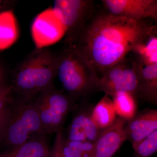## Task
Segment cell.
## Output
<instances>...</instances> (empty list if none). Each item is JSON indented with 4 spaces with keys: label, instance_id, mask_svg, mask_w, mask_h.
I'll use <instances>...</instances> for the list:
<instances>
[{
    "label": "cell",
    "instance_id": "d4e9b609",
    "mask_svg": "<svg viewBox=\"0 0 157 157\" xmlns=\"http://www.w3.org/2000/svg\"><path fill=\"white\" fill-rule=\"evenodd\" d=\"M4 76H5V72L2 65L0 63V86H2L4 81Z\"/></svg>",
    "mask_w": 157,
    "mask_h": 157
},
{
    "label": "cell",
    "instance_id": "603a6c76",
    "mask_svg": "<svg viewBox=\"0 0 157 157\" xmlns=\"http://www.w3.org/2000/svg\"><path fill=\"white\" fill-rule=\"evenodd\" d=\"M11 109V107L7 106L0 110V136L6 125Z\"/></svg>",
    "mask_w": 157,
    "mask_h": 157
},
{
    "label": "cell",
    "instance_id": "7c38bea8",
    "mask_svg": "<svg viewBox=\"0 0 157 157\" xmlns=\"http://www.w3.org/2000/svg\"><path fill=\"white\" fill-rule=\"evenodd\" d=\"M101 131L92 118L90 113L81 111L73 118L68 129L66 140L94 142Z\"/></svg>",
    "mask_w": 157,
    "mask_h": 157
},
{
    "label": "cell",
    "instance_id": "44dd1931",
    "mask_svg": "<svg viewBox=\"0 0 157 157\" xmlns=\"http://www.w3.org/2000/svg\"><path fill=\"white\" fill-rule=\"evenodd\" d=\"M65 139L62 131L56 133L55 140L50 149L48 157H65L63 151Z\"/></svg>",
    "mask_w": 157,
    "mask_h": 157
},
{
    "label": "cell",
    "instance_id": "7a4b0ae2",
    "mask_svg": "<svg viewBox=\"0 0 157 157\" xmlns=\"http://www.w3.org/2000/svg\"><path fill=\"white\" fill-rule=\"evenodd\" d=\"M56 56L45 48L36 49L15 70L13 90L31 99L53 87L56 76Z\"/></svg>",
    "mask_w": 157,
    "mask_h": 157
},
{
    "label": "cell",
    "instance_id": "8fae6325",
    "mask_svg": "<svg viewBox=\"0 0 157 157\" xmlns=\"http://www.w3.org/2000/svg\"><path fill=\"white\" fill-rule=\"evenodd\" d=\"M127 140L137 143L157 130V110L149 109L135 115L126 126Z\"/></svg>",
    "mask_w": 157,
    "mask_h": 157
},
{
    "label": "cell",
    "instance_id": "4fadbf2b",
    "mask_svg": "<svg viewBox=\"0 0 157 157\" xmlns=\"http://www.w3.org/2000/svg\"><path fill=\"white\" fill-rule=\"evenodd\" d=\"M135 63L138 80L137 96L148 103L156 105L157 63L144 66Z\"/></svg>",
    "mask_w": 157,
    "mask_h": 157
},
{
    "label": "cell",
    "instance_id": "ac0fdd59",
    "mask_svg": "<svg viewBox=\"0 0 157 157\" xmlns=\"http://www.w3.org/2000/svg\"><path fill=\"white\" fill-rule=\"evenodd\" d=\"M113 98V102L117 117L128 121L135 116L137 105L135 96L129 93L120 92Z\"/></svg>",
    "mask_w": 157,
    "mask_h": 157
},
{
    "label": "cell",
    "instance_id": "7402d4cb",
    "mask_svg": "<svg viewBox=\"0 0 157 157\" xmlns=\"http://www.w3.org/2000/svg\"><path fill=\"white\" fill-rule=\"evenodd\" d=\"M13 90L12 86L4 84L0 86V110L8 106L11 101V93Z\"/></svg>",
    "mask_w": 157,
    "mask_h": 157
},
{
    "label": "cell",
    "instance_id": "30bf717a",
    "mask_svg": "<svg viewBox=\"0 0 157 157\" xmlns=\"http://www.w3.org/2000/svg\"><path fill=\"white\" fill-rule=\"evenodd\" d=\"M127 121L117 117L109 126L102 130L94 142V157H112L127 140Z\"/></svg>",
    "mask_w": 157,
    "mask_h": 157
},
{
    "label": "cell",
    "instance_id": "e0dca14e",
    "mask_svg": "<svg viewBox=\"0 0 157 157\" xmlns=\"http://www.w3.org/2000/svg\"><path fill=\"white\" fill-rule=\"evenodd\" d=\"M132 52L136 57L135 61L142 66H150L157 63V33L137 43Z\"/></svg>",
    "mask_w": 157,
    "mask_h": 157
},
{
    "label": "cell",
    "instance_id": "6da1fadb",
    "mask_svg": "<svg viewBox=\"0 0 157 157\" xmlns=\"http://www.w3.org/2000/svg\"><path fill=\"white\" fill-rule=\"evenodd\" d=\"M157 33L148 20H133L107 11L93 16L73 45L98 78L125 58L136 44Z\"/></svg>",
    "mask_w": 157,
    "mask_h": 157
},
{
    "label": "cell",
    "instance_id": "484cf974",
    "mask_svg": "<svg viewBox=\"0 0 157 157\" xmlns=\"http://www.w3.org/2000/svg\"><path fill=\"white\" fill-rule=\"evenodd\" d=\"M6 2H5L4 1L0 0V9H1L3 6H5V3Z\"/></svg>",
    "mask_w": 157,
    "mask_h": 157
},
{
    "label": "cell",
    "instance_id": "d6986e66",
    "mask_svg": "<svg viewBox=\"0 0 157 157\" xmlns=\"http://www.w3.org/2000/svg\"><path fill=\"white\" fill-rule=\"evenodd\" d=\"M132 147L140 157H150L157 150V130L137 143Z\"/></svg>",
    "mask_w": 157,
    "mask_h": 157
},
{
    "label": "cell",
    "instance_id": "2e32d148",
    "mask_svg": "<svg viewBox=\"0 0 157 157\" xmlns=\"http://www.w3.org/2000/svg\"><path fill=\"white\" fill-rule=\"evenodd\" d=\"M90 115L96 124L102 130L109 126L117 117L112 100L107 94L93 108Z\"/></svg>",
    "mask_w": 157,
    "mask_h": 157
},
{
    "label": "cell",
    "instance_id": "9c48e42d",
    "mask_svg": "<svg viewBox=\"0 0 157 157\" xmlns=\"http://www.w3.org/2000/svg\"><path fill=\"white\" fill-rule=\"evenodd\" d=\"M104 8L114 15L133 20H157V0H102Z\"/></svg>",
    "mask_w": 157,
    "mask_h": 157
},
{
    "label": "cell",
    "instance_id": "ba28073f",
    "mask_svg": "<svg viewBox=\"0 0 157 157\" xmlns=\"http://www.w3.org/2000/svg\"><path fill=\"white\" fill-rule=\"evenodd\" d=\"M31 33L37 49H42L59 41L64 36L65 30L50 8L36 16L31 26Z\"/></svg>",
    "mask_w": 157,
    "mask_h": 157
},
{
    "label": "cell",
    "instance_id": "5b68a950",
    "mask_svg": "<svg viewBox=\"0 0 157 157\" xmlns=\"http://www.w3.org/2000/svg\"><path fill=\"white\" fill-rule=\"evenodd\" d=\"M72 98L53 86L40 93L35 104L46 135L62 131L73 106Z\"/></svg>",
    "mask_w": 157,
    "mask_h": 157
},
{
    "label": "cell",
    "instance_id": "8992f818",
    "mask_svg": "<svg viewBox=\"0 0 157 157\" xmlns=\"http://www.w3.org/2000/svg\"><path fill=\"white\" fill-rule=\"evenodd\" d=\"M52 9L65 30L67 47L73 45L93 17L92 0H56Z\"/></svg>",
    "mask_w": 157,
    "mask_h": 157
},
{
    "label": "cell",
    "instance_id": "52a82bcc",
    "mask_svg": "<svg viewBox=\"0 0 157 157\" xmlns=\"http://www.w3.org/2000/svg\"><path fill=\"white\" fill-rule=\"evenodd\" d=\"M138 76L136 63L124 59L102 74L96 81L95 89L113 97L120 92L137 96Z\"/></svg>",
    "mask_w": 157,
    "mask_h": 157
},
{
    "label": "cell",
    "instance_id": "9a60e30c",
    "mask_svg": "<svg viewBox=\"0 0 157 157\" xmlns=\"http://www.w3.org/2000/svg\"><path fill=\"white\" fill-rule=\"evenodd\" d=\"M18 36V25L13 11L9 10L0 12V50L14 44Z\"/></svg>",
    "mask_w": 157,
    "mask_h": 157
},
{
    "label": "cell",
    "instance_id": "5bb4252c",
    "mask_svg": "<svg viewBox=\"0 0 157 157\" xmlns=\"http://www.w3.org/2000/svg\"><path fill=\"white\" fill-rule=\"evenodd\" d=\"M50 150L46 135H39L1 153L0 157H48Z\"/></svg>",
    "mask_w": 157,
    "mask_h": 157
},
{
    "label": "cell",
    "instance_id": "ffe728a7",
    "mask_svg": "<svg viewBox=\"0 0 157 157\" xmlns=\"http://www.w3.org/2000/svg\"><path fill=\"white\" fill-rule=\"evenodd\" d=\"M66 144L70 148L81 152L82 157H94V142L90 141H68Z\"/></svg>",
    "mask_w": 157,
    "mask_h": 157
},
{
    "label": "cell",
    "instance_id": "277c9868",
    "mask_svg": "<svg viewBox=\"0 0 157 157\" xmlns=\"http://www.w3.org/2000/svg\"><path fill=\"white\" fill-rule=\"evenodd\" d=\"M25 99L11 108L0 136L7 146L15 147L37 135H45L35 102Z\"/></svg>",
    "mask_w": 157,
    "mask_h": 157
},
{
    "label": "cell",
    "instance_id": "3957f363",
    "mask_svg": "<svg viewBox=\"0 0 157 157\" xmlns=\"http://www.w3.org/2000/svg\"><path fill=\"white\" fill-rule=\"evenodd\" d=\"M56 76L72 98L95 89L98 76L84 59L73 48L67 47L56 56Z\"/></svg>",
    "mask_w": 157,
    "mask_h": 157
},
{
    "label": "cell",
    "instance_id": "cb8c5ba5",
    "mask_svg": "<svg viewBox=\"0 0 157 157\" xmlns=\"http://www.w3.org/2000/svg\"><path fill=\"white\" fill-rule=\"evenodd\" d=\"M63 153L65 157H82L81 153L70 148L64 142L63 147Z\"/></svg>",
    "mask_w": 157,
    "mask_h": 157
}]
</instances>
